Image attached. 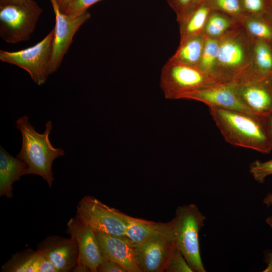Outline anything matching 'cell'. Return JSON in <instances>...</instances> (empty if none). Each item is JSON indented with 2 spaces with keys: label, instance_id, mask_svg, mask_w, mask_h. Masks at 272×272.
Masks as SVG:
<instances>
[{
  "label": "cell",
  "instance_id": "19",
  "mask_svg": "<svg viewBox=\"0 0 272 272\" xmlns=\"http://www.w3.org/2000/svg\"><path fill=\"white\" fill-rule=\"evenodd\" d=\"M125 236L135 244L165 228L168 222H156L130 217L123 213Z\"/></svg>",
  "mask_w": 272,
  "mask_h": 272
},
{
  "label": "cell",
  "instance_id": "6",
  "mask_svg": "<svg viewBox=\"0 0 272 272\" xmlns=\"http://www.w3.org/2000/svg\"><path fill=\"white\" fill-rule=\"evenodd\" d=\"M42 12L34 0L0 6L1 38L10 44L28 40Z\"/></svg>",
  "mask_w": 272,
  "mask_h": 272
},
{
  "label": "cell",
  "instance_id": "3",
  "mask_svg": "<svg viewBox=\"0 0 272 272\" xmlns=\"http://www.w3.org/2000/svg\"><path fill=\"white\" fill-rule=\"evenodd\" d=\"M253 42L239 21L219 38L218 56L212 72L218 82H231L251 65Z\"/></svg>",
  "mask_w": 272,
  "mask_h": 272
},
{
  "label": "cell",
  "instance_id": "1",
  "mask_svg": "<svg viewBox=\"0 0 272 272\" xmlns=\"http://www.w3.org/2000/svg\"><path fill=\"white\" fill-rule=\"evenodd\" d=\"M215 124L229 144L268 154L272 150V138L266 117L250 112L209 108Z\"/></svg>",
  "mask_w": 272,
  "mask_h": 272
},
{
  "label": "cell",
  "instance_id": "26",
  "mask_svg": "<svg viewBox=\"0 0 272 272\" xmlns=\"http://www.w3.org/2000/svg\"><path fill=\"white\" fill-rule=\"evenodd\" d=\"M166 1L175 13L178 22L201 4L203 0H166Z\"/></svg>",
  "mask_w": 272,
  "mask_h": 272
},
{
  "label": "cell",
  "instance_id": "14",
  "mask_svg": "<svg viewBox=\"0 0 272 272\" xmlns=\"http://www.w3.org/2000/svg\"><path fill=\"white\" fill-rule=\"evenodd\" d=\"M45 257L58 272L74 270L78 261V246L72 236L65 238L59 236H50L41 242L38 246Z\"/></svg>",
  "mask_w": 272,
  "mask_h": 272
},
{
  "label": "cell",
  "instance_id": "20",
  "mask_svg": "<svg viewBox=\"0 0 272 272\" xmlns=\"http://www.w3.org/2000/svg\"><path fill=\"white\" fill-rule=\"evenodd\" d=\"M205 39L203 33L179 43L178 48L170 59L179 63L198 66Z\"/></svg>",
  "mask_w": 272,
  "mask_h": 272
},
{
  "label": "cell",
  "instance_id": "4",
  "mask_svg": "<svg viewBox=\"0 0 272 272\" xmlns=\"http://www.w3.org/2000/svg\"><path fill=\"white\" fill-rule=\"evenodd\" d=\"M205 216L194 204L180 206L171 221L176 247L194 272H205L200 253L199 232Z\"/></svg>",
  "mask_w": 272,
  "mask_h": 272
},
{
  "label": "cell",
  "instance_id": "22",
  "mask_svg": "<svg viewBox=\"0 0 272 272\" xmlns=\"http://www.w3.org/2000/svg\"><path fill=\"white\" fill-rule=\"evenodd\" d=\"M239 21L253 39L272 44V24L264 16H246Z\"/></svg>",
  "mask_w": 272,
  "mask_h": 272
},
{
  "label": "cell",
  "instance_id": "37",
  "mask_svg": "<svg viewBox=\"0 0 272 272\" xmlns=\"http://www.w3.org/2000/svg\"><path fill=\"white\" fill-rule=\"evenodd\" d=\"M268 258V266L264 271H272V253H269Z\"/></svg>",
  "mask_w": 272,
  "mask_h": 272
},
{
  "label": "cell",
  "instance_id": "7",
  "mask_svg": "<svg viewBox=\"0 0 272 272\" xmlns=\"http://www.w3.org/2000/svg\"><path fill=\"white\" fill-rule=\"evenodd\" d=\"M53 37V29L42 40L32 46L15 51L1 50L0 60L24 70L35 84L42 85L51 74Z\"/></svg>",
  "mask_w": 272,
  "mask_h": 272
},
{
  "label": "cell",
  "instance_id": "35",
  "mask_svg": "<svg viewBox=\"0 0 272 272\" xmlns=\"http://www.w3.org/2000/svg\"><path fill=\"white\" fill-rule=\"evenodd\" d=\"M264 16L272 24V0L268 10Z\"/></svg>",
  "mask_w": 272,
  "mask_h": 272
},
{
  "label": "cell",
  "instance_id": "33",
  "mask_svg": "<svg viewBox=\"0 0 272 272\" xmlns=\"http://www.w3.org/2000/svg\"><path fill=\"white\" fill-rule=\"evenodd\" d=\"M263 203L267 207L272 205V193H268L263 198Z\"/></svg>",
  "mask_w": 272,
  "mask_h": 272
},
{
  "label": "cell",
  "instance_id": "16",
  "mask_svg": "<svg viewBox=\"0 0 272 272\" xmlns=\"http://www.w3.org/2000/svg\"><path fill=\"white\" fill-rule=\"evenodd\" d=\"M5 272H58L39 250L26 249L14 254L2 266Z\"/></svg>",
  "mask_w": 272,
  "mask_h": 272
},
{
  "label": "cell",
  "instance_id": "24",
  "mask_svg": "<svg viewBox=\"0 0 272 272\" xmlns=\"http://www.w3.org/2000/svg\"><path fill=\"white\" fill-rule=\"evenodd\" d=\"M219 45V38L206 36L204 46L198 66L211 75L216 62Z\"/></svg>",
  "mask_w": 272,
  "mask_h": 272
},
{
  "label": "cell",
  "instance_id": "30",
  "mask_svg": "<svg viewBox=\"0 0 272 272\" xmlns=\"http://www.w3.org/2000/svg\"><path fill=\"white\" fill-rule=\"evenodd\" d=\"M101 0H75L65 14L72 16H78L88 11L94 4Z\"/></svg>",
  "mask_w": 272,
  "mask_h": 272
},
{
  "label": "cell",
  "instance_id": "13",
  "mask_svg": "<svg viewBox=\"0 0 272 272\" xmlns=\"http://www.w3.org/2000/svg\"><path fill=\"white\" fill-rule=\"evenodd\" d=\"M102 259L116 262L128 272H142L139 266L135 244L126 236L95 232Z\"/></svg>",
  "mask_w": 272,
  "mask_h": 272
},
{
  "label": "cell",
  "instance_id": "38",
  "mask_svg": "<svg viewBox=\"0 0 272 272\" xmlns=\"http://www.w3.org/2000/svg\"><path fill=\"white\" fill-rule=\"evenodd\" d=\"M265 222L272 229V216L268 217L265 220Z\"/></svg>",
  "mask_w": 272,
  "mask_h": 272
},
{
  "label": "cell",
  "instance_id": "34",
  "mask_svg": "<svg viewBox=\"0 0 272 272\" xmlns=\"http://www.w3.org/2000/svg\"><path fill=\"white\" fill-rule=\"evenodd\" d=\"M26 0H0V6L11 4H19L23 3Z\"/></svg>",
  "mask_w": 272,
  "mask_h": 272
},
{
  "label": "cell",
  "instance_id": "8",
  "mask_svg": "<svg viewBox=\"0 0 272 272\" xmlns=\"http://www.w3.org/2000/svg\"><path fill=\"white\" fill-rule=\"evenodd\" d=\"M231 83L240 101L250 112L265 117L272 113V75H260L251 65Z\"/></svg>",
  "mask_w": 272,
  "mask_h": 272
},
{
  "label": "cell",
  "instance_id": "2",
  "mask_svg": "<svg viewBox=\"0 0 272 272\" xmlns=\"http://www.w3.org/2000/svg\"><path fill=\"white\" fill-rule=\"evenodd\" d=\"M27 116H22L16 121V127L22 135V147L16 157L27 165L26 174L41 177L51 187L54 180L52 171L53 161L63 156L64 151L61 148H54L49 140L52 130V121L45 124V130L38 133L29 121Z\"/></svg>",
  "mask_w": 272,
  "mask_h": 272
},
{
  "label": "cell",
  "instance_id": "27",
  "mask_svg": "<svg viewBox=\"0 0 272 272\" xmlns=\"http://www.w3.org/2000/svg\"><path fill=\"white\" fill-rule=\"evenodd\" d=\"M249 171L253 179L263 183L265 178L272 175V159L265 161L255 160L249 165Z\"/></svg>",
  "mask_w": 272,
  "mask_h": 272
},
{
  "label": "cell",
  "instance_id": "5",
  "mask_svg": "<svg viewBox=\"0 0 272 272\" xmlns=\"http://www.w3.org/2000/svg\"><path fill=\"white\" fill-rule=\"evenodd\" d=\"M218 82L198 66L179 63L169 59L163 65L160 87L166 99H182L185 95Z\"/></svg>",
  "mask_w": 272,
  "mask_h": 272
},
{
  "label": "cell",
  "instance_id": "28",
  "mask_svg": "<svg viewBox=\"0 0 272 272\" xmlns=\"http://www.w3.org/2000/svg\"><path fill=\"white\" fill-rule=\"evenodd\" d=\"M271 0H240L246 16H264L267 13Z\"/></svg>",
  "mask_w": 272,
  "mask_h": 272
},
{
  "label": "cell",
  "instance_id": "17",
  "mask_svg": "<svg viewBox=\"0 0 272 272\" xmlns=\"http://www.w3.org/2000/svg\"><path fill=\"white\" fill-rule=\"evenodd\" d=\"M27 165L0 147V195L13 197V184L26 174Z\"/></svg>",
  "mask_w": 272,
  "mask_h": 272
},
{
  "label": "cell",
  "instance_id": "12",
  "mask_svg": "<svg viewBox=\"0 0 272 272\" xmlns=\"http://www.w3.org/2000/svg\"><path fill=\"white\" fill-rule=\"evenodd\" d=\"M66 232L76 241L78 258L75 271L97 272L102 260L95 231L77 217L67 223Z\"/></svg>",
  "mask_w": 272,
  "mask_h": 272
},
{
  "label": "cell",
  "instance_id": "36",
  "mask_svg": "<svg viewBox=\"0 0 272 272\" xmlns=\"http://www.w3.org/2000/svg\"><path fill=\"white\" fill-rule=\"evenodd\" d=\"M266 119L269 133L272 138V113L266 117Z\"/></svg>",
  "mask_w": 272,
  "mask_h": 272
},
{
  "label": "cell",
  "instance_id": "18",
  "mask_svg": "<svg viewBox=\"0 0 272 272\" xmlns=\"http://www.w3.org/2000/svg\"><path fill=\"white\" fill-rule=\"evenodd\" d=\"M212 11L211 7L203 0L198 7L178 21L180 33L179 43L203 33L207 19Z\"/></svg>",
  "mask_w": 272,
  "mask_h": 272
},
{
  "label": "cell",
  "instance_id": "25",
  "mask_svg": "<svg viewBox=\"0 0 272 272\" xmlns=\"http://www.w3.org/2000/svg\"><path fill=\"white\" fill-rule=\"evenodd\" d=\"M213 11L227 14L239 21L246 16L240 0H205Z\"/></svg>",
  "mask_w": 272,
  "mask_h": 272
},
{
  "label": "cell",
  "instance_id": "31",
  "mask_svg": "<svg viewBox=\"0 0 272 272\" xmlns=\"http://www.w3.org/2000/svg\"><path fill=\"white\" fill-rule=\"evenodd\" d=\"M99 272H128L127 270L119 263L111 261L102 259L97 268Z\"/></svg>",
  "mask_w": 272,
  "mask_h": 272
},
{
  "label": "cell",
  "instance_id": "29",
  "mask_svg": "<svg viewBox=\"0 0 272 272\" xmlns=\"http://www.w3.org/2000/svg\"><path fill=\"white\" fill-rule=\"evenodd\" d=\"M165 271L167 272H192L184 256L176 246L168 261Z\"/></svg>",
  "mask_w": 272,
  "mask_h": 272
},
{
  "label": "cell",
  "instance_id": "23",
  "mask_svg": "<svg viewBox=\"0 0 272 272\" xmlns=\"http://www.w3.org/2000/svg\"><path fill=\"white\" fill-rule=\"evenodd\" d=\"M238 20L217 11L210 13L204 29L206 36L219 38L229 30Z\"/></svg>",
  "mask_w": 272,
  "mask_h": 272
},
{
  "label": "cell",
  "instance_id": "10",
  "mask_svg": "<svg viewBox=\"0 0 272 272\" xmlns=\"http://www.w3.org/2000/svg\"><path fill=\"white\" fill-rule=\"evenodd\" d=\"M76 217L95 232L125 236L123 213L94 197L87 195L81 198L77 207Z\"/></svg>",
  "mask_w": 272,
  "mask_h": 272
},
{
  "label": "cell",
  "instance_id": "11",
  "mask_svg": "<svg viewBox=\"0 0 272 272\" xmlns=\"http://www.w3.org/2000/svg\"><path fill=\"white\" fill-rule=\"evenodd\" d=\"M50 1L55 19L50 62V71L52 74L59 67L73 42L74 36L81 26L90 19L91 14L87 11L78 16H72L61 12L54 0Z\"/></svg>",
  "mask_w": 272,
  "mask_h": 272
},
{
  "label": "cell",
  "instance_id": "15",
  "mask_svg": "<svg viewBox=\"0 0 272 272\" xmlns=\"http://www.w3.org/2000/svg\"><path fill=\"white\" fill-rule=\"evenodd\" d=\"M182 99L198 101L209 108L250 112L240 101L231 82L214 84L187 94Z\"/></svg>",
  "mask_w": 272,
  "mask_h": 272
},
{
  "label": "cell",
  "instance_id": "9",
  "mask_svg": "<svg viewBox=\"0 0 272 272\" xmlns=\"http://www.w3.org/2000/svg\"><path fill=\"white\" fill-rule=\"evenodd\" d=\"M176 248L171 221L162 230L135 244L142 272H162Z\"/></svg>",
  "mask_w": 272,
  "mask_h": 272
},
{
  "label": "cell",
  "instance_id": "21",
  "mask_svg": "<svg viewBox=\"0 0 272 272\" xmlns=\"http://www.w3.org/2000/svg\"><path fill=\"white\" fill-rule=\"evenodd\" d=\"M253 40L252 69L260 75H272V44L261 40Z\"/></svg>",
  "mask_w": 272,
  "mask_h": 272
},
{
  "label": "cell",
  "instance_id": "32",
  "mask_svg": "<svg viewBox=\"0 0 272 272\" xmlns=\"http://www.w3.org/2000/svg\"><path fill=\"white\" fill-rule=\"evenodd\" d=\"M59 9L63 13H65L75 0H54Z\"/></svg>",
  "mask_w": 272,
  "mask_h": 272
}]
</instances>
